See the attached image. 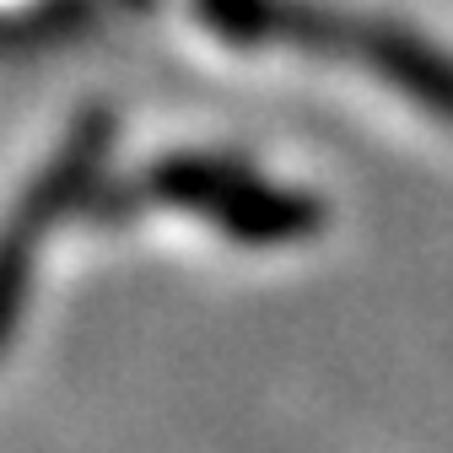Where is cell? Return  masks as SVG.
Returning <instances> with one entry per match:
<instances>
[{
	"label": "cell",
	"instance_id": "obj_1",
	"mask_svg": "<svg viewBox=\"0 0 453 453\" xmlns=\"http://www.w3.org/2000/svg\"><path fill=\"white\" fill-rule=\"evenodd\" d=\"M151 195L211 216L238 243H292L324 226V205L292 189H270L233 157H167L151 173Z\"/></svg>",
	"mask_w": 453,
	"mask_h": 453
},
{
	"label": "cell",
	"instance_id": "obj_2",
	"mask_svg": "<svg viewBox=\"0 0 453 453\" xmlns=\"http://www.w3.org/2000/svg\"><path fill=\"white\" fill-rule=\"evenodd\" d=\"M103 146H108V119L103 113H87L71 130V141L60 146V157H54L38 173V184L22 195L12 221L0 226V346L12 340V324H17V308H22V292H27V270H33V254H38L43 233L76 205V195L87 189Z\"/></svg>",
	"mask_w": 453,
	"mask_h": 453
}]
</instances>
